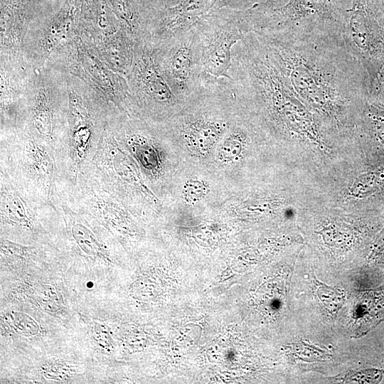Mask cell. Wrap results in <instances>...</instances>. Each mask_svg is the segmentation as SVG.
Returning <instances> with one entry per match:
<instances>
[{
    "instance_id": "obj_1",
    "label": "cell",
    "mask_w": 384,
    "mask_h": 384,
    "mask_svg": "<svg viewBox=\"0 0 384 384\" xmlns=\"http://www.w3.org/2000/svg\"><path fill=\"white\" fill-rule=\"evenodd\" d=\"M257 36L309 110L331 122L336 129L348 127L351 111H363L370 80L341 38L320 34Z\"/></svg>"
},
{
    "instance_id": "obj_2",
    "label": "cell",
    "mask_w": 384,
    "mask_h": 384,
    "mask_svg": "<svg viewBox=\"0 0 384 384\" xmlns=\"http://www.w3.org/2000/svg\"><path fill=\"white\" fill-rule=\"evenodd\" d=\"M65 73L66 126L55 148L59 186L77 183L94 159L108 123L123 114L81 79Z\"/></svg>"
},
{
    "instance_id": "obj_3",
    "label": "cell",
    "mask_w": 384,
    "mask_h": 384,
    "mask_svg": "<svg viewBox=\"0 0 384 384\" xmlns=\"http://www.w3.org/2000/svg\"><path fill=\"white\" fill-rule=\"evenodd\" d=\"M0 173L36 208L52 204L58 169L51 145L23 129L0 130Z\"/></svg>"
},
{
    "instance_id": "obj_4",
    "label": "cell",
    "mask_w": 384,
    "mask_h": 384,
    "mask_svg": "<svg viewBox=\"0 0 384 384\" xmlns=\"http://www.w3.org/2000/svg\"><path fill=\"white\" fill-rule=\"evenodd\" d=\"M350 0H286L246 11L251 32L259 36L321 34L341 37Z\"/></svg>"
},
{
    "instance_id": "obj_5",
    "label": "cell",
    "mask_w": 384,
    "mask_h": 384,
    "mask_svg": "<svg viewBox=\"0 0 384 384\" xmlns=\"http://www.w3.org/2000/svg\"><path fill=\"white\" fill-rule=\"evenodd\" d=\"M130 156L107 126L94 159L79 180L88 181L107 191L129 210L142 211L144 205L153 206L155 200Z\"/></svg>"
},
{
    "instance_id": "obj_6",
    "label": "cell",
    "mask_w": 384,
    "mask_h": 384,
    "mask_svg": "<svg viewBox=\"0 0 384 384\" xmlns=\"http://www.w3.org/2000/svg\"><path fill=\"white\" fill-rule=\"evenodd\" d=\"M68 112L65 73L48 65L33 67L26 93L23 130L56 147L64 133Z\"/></svg>"
},
{
    "instance_id": "obj_7",
    "label": "cell",
    "mask_w": 384,
    "mask_h": 384,
    "mask_svg": "<svg viewBox=\"0 0 384 384\" xmlns=\"http://www.w3.org/2000/svg\"><path fill=\"white\" fill-rule=\"evenodd\" d=\"M126 79L131 97L130 116L159 124L183 105L164 77L155 47L145 39L135 43L132 65Z\"/></svg>"
},
{
    "instance_id": "obj_8",
    "label": "cell",
    "mask_w": 384,
    "mask_h": 384,
    "mask_svg": "<svg viewBox=\"0 0 384 384\" xmlns=\"http://www.w3.org/2000/svg\"><path fill=\"white\" fill-rule=\"evenodd\" d=\"M45 65L77 76L129 115L131 97L127 79L112 70L80 33L59 46Z\"/></svg>"
},
{
    "instance_id": "obj_9",
    "label": "cell",
    "mask_w": 384,
    "mask_h": 384,
    "mask_svg": "<svg viewBox=\"0 0 384 384\" xmlns=\"http://www.w3.org/2000/svg\"><path fill=\"white\" fill-rule=\"evenodd\" d=\"M193 28L203 81L228 78L232 49L250 33L245 11L232 15H207Z\"/></svg>"
},
{
    "instance_id": "obj_10",
    "label": "cell",
    "mask_w": 384,
    "mask_h": 384,
    "mask_svg": "<svg viewBox=\"0 0 384 384\" xmlns=\"http://www.w3.org/2000/svg\"><path fill=\"white\" fill-rule=\"evenodd\" d=\"M80 0H47L22 46L23 55L33 67L44 66L59 46L80 33Z\"/></svg>"
},
{
    "instance_id": "obj_11",
    "label": "cell",
    "mask_w": 384,
    "mask_h": 384,
    "mask_svg": "<svg viewBox=\"0 0 384 384\" xmlns=\"http://www.w3.org/2000/svg\"><path fill=\"white\" fill-rule=\"evenodd\" d=\"M341 37L371 83L384 63V16L375 0H350Z\"/></svg>"
},
{
    "instance_id": "obj_12",
    "label": "cell",
    "mask_w": 384,
    "mask_h": 384,
    "mask_svg": "<svg viewBox=\"0 0 384 384\" xmlns=\"http://www.w3.org/2000/svg\"><path fill=\"white\" fill-rule=\"evenodd\" d=\"M154 47L164 78L178 100L181 104L185 103L205 84L194 28Z\"/></svg>"
},
{
    "instance_id": "obj_13",
    "label": "cell",
    "mask_w": 384,
    "mask_h": 384,
    "mask_svg": "<svg viewBox=\"0 0 384 384\" xmlns=\"http://www.w3.org/2000/svg\"><path fill=\"white\" fill-rule=\"evenodd\" d=\"M0 217L1 238L23 244L49 240L38 208L3 173H0Z\"/></svg>"
},
{
    "instance_id": "obj_14",
    "label": "cell",
    "mask_w": 384,
    "mask_h": 384,
    "mask_svg": "<svg viewBox=\"0 0 384 384\" xmlns=\"http://www.w3.org/2000/svg\"><path fill=\"white\" fill-rule=\"evenodd\" d=\"M32 68L22 53H0V130L23 129Z\"/></svg>"
},
{
    "instance_id": "obj_15",
    "label": "cell",
    "mask_w": 384,
    "mask_h": 384,
    "mask_svg": "<svg viewBox=\"0 0 384 384\" xmlns=\"http://www.w3.org/2000/svg\"><path fill=\"white\" fill-rule=\"evenodd\" d=\"M46 1L1 0L0 53H22L29 25Z\"/></svg>"
},
{
    "instance_id": "obj_16",
    "label": "cell",
    "mask_w": 384,
    "mask_h": 384,
    "mask_svg": "<svg viewBox=\"0 0 384 384\" xmlns=\"http://www.w3.org/2000/svg\"><path fill=\"white\" fill-rule=\"evenodd\" d=\"M135 41L145 39L155 9L146 0H105Z\"/></svg>"
},
{
    "instance_id": "obj_17",
    "label": "cell",
    "mask_w": 384,
    "mask_h": 384,
    "mask_svg": "<svg viewBox=\"0 0 384 384\" xmlns=\"http://www.w3.org/2000/svg\"><path fill=\"white\" fill-rule=\"evenodd\" d=\"M205 193L204 186L198 181H191L187 184L186 198L191 201H198Z\"/></svg>"
},
{
    "instance_id": "obj_18",
    "label": "cell",
    "mask_w": 384,
    "mask_h": 384,
    "mask_svg": "<svg viewBox=\"0 0 384 384\" xmlns=\"http://www.w3.org/2000/svg\"><path fill=\"white\" fill-rule=\"evenodd\" d=\"M383 253H384V225L373 242L369 259H375Z\"/></svg>"
},
{
    "instance_id": "obj_19",
    "label": "cell",
    "mask_w": 384,
    "mask_h": 384,
    "mask_svg": "<svg viewBox=\"0 0 384 384\" xmlns=\"http://www.w3.org/2000/svg\"><path fill=\"white\" fill-rule=\"evenodd\" d=\"M375 1L384 16V0H375Z\"/></svg>"
}]
</instances>
